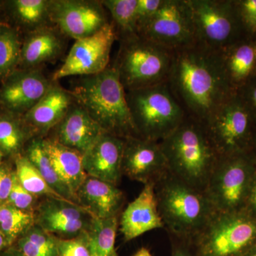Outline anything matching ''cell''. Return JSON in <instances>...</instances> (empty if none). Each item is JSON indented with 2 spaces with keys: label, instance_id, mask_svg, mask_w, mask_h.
<instances>
[{
  "label": "cell",
  "instance_id": "1",
  "mask_svg": "<svg viewBox=\"0 0 256 256\" xmlns=\"http://www.w3.org/2000/svg\"><path fill=\"white\" fill-rule=\"evenodd\" d=\"M168 82L186 114L202 122L236 92L218 52L197 43L172 52Z\"/></svg>",
  "mask_w": 256,
  "mask_h": 256
},
{
  "label": "cell",
  "instance_id": "2",
  "mask_svg": "<svg viewBox=\"0 0 256 256\" xmlns=\"http://www.w3.org/2000/svg\"><path fill=\"white\" fill-rule=\"evenodd\" d=\"M68 90L104 132L124 139L140 138L114 64L100 74L80 77Z\"/></svg>",
  "mask_w": 256,
  "mask_h": 256
},
{
  "label": "cell",
  "instance_id": "3",
  "mask_svg": "<svg viewBox=\"0 0 256 256\" xmlns=\"http://www.w3.org/2000/svg\"><path fill=\"white\" fill-rule=\"evenodd\" d=\"M172 174L204 191L220 156L204 122L186 116L182 124L160 142Z\"/></svg>",
  "mask_w": 256,
  "mask_h": 256
},
{
  "label": "cell",
  "instance_id": "4",
  "mask_svg": "<svg viewBox=\"0 0 256 256\" xmlns=\"http://www.w3.org/2000/svg\"><path fill=\"white\" fill-rule=\"evenodd\" d=\"M158 208L164 228L192 242L216 213L206 194L168 172L156 183Z\"/></svg>",
  "mask_w": 256,
  "mask_h": 256
},
{
  "label": "cell",
  "instance_id": "5",
  "mask_svg": "<svg viewBox=\"0 0 256 256\" xmlns=\"http://www.w3.org/2000/svg\"><path fill=\"white\" fill-rule=\"evenodd\" d=\"M126 96L134 127L143 139L160 142L188 116L168 82L127 90Z\"/></svg>",
  "mask_w": 256,
  "mask_h": 256
},
{
  "label": "cell",
  "instance_id": "6",
  "mask_svg": "<svg viewBox=\"0 0 256 256\" xmlns=\"http://www.w3.org/2000/svg\"><path fill=\"white\" fill-rule=\"evenodd\" d=\"M172 52L138 34L120 38L114 66L126 92L168 82Z\"/></svg>",
  "mask_w": 256,
  "mask_h": 256
},
{
  "label": "cell",
  "instance_id": "7",
  "mask_svg": "<svg viewBox=\"0 0 256 256\" xmlns=\"http://www.w3.org/2000/svg\"><path fill=\"white\" fill-rule=\"evenodd\" d=\"M192 242L197 256H242L256 244V216L244 210L216 212Z\"/></svg>",
  "mask_w": 256,
  "mask_h": 256
},
{
  "label": "cell",
  "instance_id": "8",
  "mask_svg": "<svg viewBox=\"0 0 256 256\" xmlns=\"http://www.w3.org/2000/svg\"><path fill=\"white\" fill-rule=\"evenodd\" d=\"M256 174V165L248 153L220 156L204 192L216 212L244 210Z\"/></svg>",
  "mask_w": 256,
  "mask_h": 256
},
{
  "label": "cell",
  "instance_id": "9",
  "mask_svg": "<svg viewBox=\"0 0 256 256\" xmlns=\"http://www.w3.org/2000/svg\"><path fill=\"white\" fill-rule=\"evenodd\" d=\"M188 2L198 44L218 52L245 38L233 0H188Z\"/></svg>",
  "mask_w": 256,
  "mask_h": 256
},
{
  "label": "cell",
  "instance_id": "10",
  "mask_svg": "<svg viewBox=\"0 0 256 256\" xmlns=\"http://www.w3.org/2000/svg\"><path fill=\"white\" fill-rule=\"evenodd\" d=\"M204 124L220 156L248 152L256 126L237 92Z\"/></svg>",
  "mask_w": 256,
  "mask_h": 256
},
{
  "label": "cell",
  "instance_id": "11",
  "mask_svg": "<svg viewBox=\"0 0 256 256\" xmlns=\"http://www.w3.org/2000/svg\"><path fill=\"white\" fill-rule=\"evenodd\" d=\"M138 35L171 52L196 44L188 0H163Z\"/></svg>",
  "mask_w": 256,
  "mask_h": 256
},
{
  "label": "cell",
  "instance_id": "12",
  "mask_svg": "<svg viewBox=\"0 0 256 256\" xmlns=\"http://www.w3.org/2000/svg\"><path fill=\"white\" fill-rule=\"evenodd\" d=\"M118 35L112 22L94 34L76 40L64 64L52 80L70 76H87L105 70L109 66L110 52Z\"/></svg>",
  "mask_w": 256,
  "mask_h": 256
},
{
  "label": "cell",
  "instance_id": "13",
  "mask_svg": "<svg viewBox=\"0 0 256 256\" xmlns=\"http://www.w3.org/2000/svg\"><path fill=\"white\" fill-rule=\"evenodd\" d=\"M50 22L75 40L94 34L109 23L100 1L50 0Z\"/></svg>",
  "mask_w": 256,
  "mask_h": 256
},
{
  "label": "cell",
  "instance_id": "14",
  "mask_svg": "<svg viewBox=\"0 0 256 256\" xmlns=\"http://www.w3.org/2000/svg\"><path fill=\"white\" fill-rule=\"evenodd\" d=\"M35 224L57 238H72L87 232L94 216L78 204L44 198L34 212Z\"/></svg>",
  "mask_w": 256,
  "mask_h": 256
},
{
  "label": "cell",
  "instance_id": "15",
  "mask_svg": "<svg viewBox=\"0 0 256 256\" xmlns=\"http://www.w3.org/2000/svg\"><path fill=\"white\" fill-rule=\"evenodd\" d=\"M40 69H16L0 88V106L23 116L46 94L53 84Z\"/></svg>",
  "mask_w": 256,
  "mask_h": 256
},
{
  "label": "cell",
  "instance_id": "16",
  "mask_svg": "<svg viewBox=\"0 0 256 256\" xmlns=\"http://www.w3.org/2000/svg\"><path fill=\"white\" fill-rule=\"evenodd\" d=\"M122 171L133 181L156 184L169 172L160 142L138 137L124 139Z\"/></svg>",
  "mask_w": 256,
  "mask_h": 256
},
{
  "label": "cell",
  "instance_id": "17",
  "mask_svg": "<svg viewBox=\"0 0 256 256\" xmlns=\"http://www.w3.org/2000/svg\"><path fill=\"white\" fill-rule=\"evenodd\" d=\"M124 139L104 132L94 146L82 154L87 176L118 186L122 175Z\"/></svg>",
  "mask_w": 256,
  "mask_h": 256
},
{
  "label": "cell",
  "instance_id": "18",
  "mask_svg": "<svg viewBox=\"0 0 256 256\" xmlns=\"http://www.w3.org/2000/svg\"><path fill=\"white\" fill-rule=\"evenodd\" d=\"M156 184H144L139 195L121 214L120 230L124 242L137 238L146 232L164 228L160 216L156 193Z\"/></svg>",
  "mask_w": 256,
  "mask_h": 256
},
{
  "label": "cell",
  "instance_id": "19",
  "mask_svg": "<svg viewBox=\"0 0 256 256\" xmlns=\"http://www.w3.org/2000/svg\"><path fill=\"white\" fill-rule=\"evenodd\" d=\"M52 130V139L78 152L82 156L105 132L76 102H74L64 118Z\"/></svg>",
  "mask_w": 256,
  "mask_h": 256
},
{
  "label": "cell",
  "instance_id": "20",
  "mask_svg": "<svg viewBox=\"0 0 256 256\" xmlns=\"http://www.w3.org/2000/svg\"><path fill=\"white\" fill-rule=\"evenodd\" d=\"M75 102L68 90L54 82L41 100L22 116L35 137L46 138Z\"/></svg>",
  "mask_w": 256,
  "mask_h": 256
},
{
  "label": "cell",
  "instance_id": "21",
  "mask_svg": "<svg viewBox=\"0 0 256 256\" xmlns=\"http://www.w3.org/2000/svg\"><path fill=\"white\" fill-rule=\"evenodd\" d=\"M76 196L79 204L99 220L119 216L124 201V192L118 186L90 176H86Z\"/></svg>",
  "mask_w": 256,
  "mask_h": 256
},
{
  "label": "cell",
  "instance_id": "22",
  "mask_svg": "<svg viewBox=\"0 0 256 256\" xmlns=\"http://www.w3.org/2000/svg\"><path fill=\"white\" fill-rule=\"evenodd\" d=\"M56 28L46 26L30 32L23 42L20 69H40L60 56L64 42Z\"/></svg>",
  "mask_w": 256,
  "mask_h": 256
},
{
  "label": "cell",
  "instance_id": "23",
  "mask_svg": "<svg viewBox=\"0 0 256 256\" xmlns=\"http://www.w3.org/2000/svg\"><path fill=\"white\" fill-rule=\"evenodd\" d=\"M226 76L237 90L256 75V54L252 40L242 38L218 52Z\"/></svg>",
  "mask_w": 256,
  "mask_h": 256
},
{
  "label": "cell",
  "instance_id": "24",
  "mask_svg": "<svg viewBox=\"0 0 256 256\" xmlns=\"http://www.w3.org/2000/svg\"><path fill=\"white\" fill-rule=\"evenodd\" d=\"M43 144L57 174L76 197L77 190L87 176L82 154L52 138H44Z\"/></svg>",
  "mask_w": 256,
  "mask_h": 256
},
{
  "label": "cell",
  "instance_id": "25",
  "mask_svg": "<svg viewBox=\"0 0 256 256\" xmlns=\"http://www.w3.org/2000/svg\"><path fill=\"white\" fill-rule=\"evenodd\" d=\"M43 139L44 138L41 137L32 138L28 142L24 156L31 162L37 171L55 192L68 201L78 204L76 197L70 192L56 172L45 150Z\"/></svg>",
  "mask_w": 256,
  "mask_h": 256
},
{
  "label": "cell",
  "instance_id": "26",
  "mask_svg": "<svg viewBox=\"0 0 256 256\" xmlns=\"http://www.w3.org/2000/svg\"><path fill=\"white\" fill-rule=\"evenodd\" d=\"M34 138L22 116L8 111L0 114V151L3 154L18 156L25 143Z\"/></svg>",
  "mask_w": 256,
  "mask_h": 256
},
{
  "label": "cell",
  "instance_id": "27",
  "mask_svg": "<svg viewBox=\"0 0 256 256\" xmlns=\"http://www.w3.org/2000/svg\"><path fill=\"white\" fill-rule=\"evenodd\" d=\"M118 226L119 216L107 220L94 217L87 230L92 256H119L114 246Z\"/></svg>",
  "mask_w": 256,
  "mask_h": 256
},
{
  "label": "cell",
  "instance_id": "28",
  "mask_svg": "<svg viewBox=\"0 0 256 256\" xmlns=\"http://www.w3.org/2000/svg\"><path fill=\"white\" fill-rule=\"evenodd\" d=\"M9 4L15 20L31 32L50 22V0H13Z\"/></svg>",
  "mask_w": 256,
  "mask_h": 256
},
{
  "label": "cell",
  "instance_id": "29",
  "mask_svg": "<svg viewBox=\"0 0 256 256\" xmlns=\"http://www.w3.org/2000/svg\"><path fill=\"white\" fill-rule=\"evenodd\" d=\"M34 224L32 212L18 210L8 203L0 204V230L11 246Z\"/></svg>",
  "mask_w": 256,
  "mask_h": 256
},
{
  "label": "cell",
  "instance_id": "30",
  "mask_svg": "<svg viewBox=\"0 0 256 256\" xmlns=\"http://www.w3.org/2000/svg\"><path fill=\"white\" fill-rule=\"evenodd\" d=\"M15 164V174L18 182L32 194L38 198L43 196L44 198L67 200L50 188L26 156L18 154L16 156Z\"/></svg>",
  "mask_w": 256,
  "mask_h": 256
},
{
  "label": "cell",
  "instance_id": "31",
  "mask_svg": "<svg viewBox=\"0 0 256 256\" xmlns=\"http://www.w3.org/2000/svg\"><path fill=\"white\" fill-rule=\"evenodd\" d=\"M22 42L14 28L2 24L0 26V82L18 69Z\"/></svg>",
  "mask_w": 256,
  "mask_h": 256
},
{
  "label": "cell",
  "instance_id": "32",
  "mask_svg": "<svg viewBox=\"0 0 256 256\" xmlns=\"http://www.w3.org/2000/svg\"><path fill=\"white\" fill-rule=\"evenodd\" d=\"M24 256H56L57 237L34 224L15 242Z\"/></svg>",
  "mask_w": 256,
  "mask_h": 256
},
{
  "label": "cell",
  "instance_id": "33",
  "mask_svg": "<svg viewBox=\"0 0 256 256\" xmlns=\"http://www.w3.org/2000/svg\"><path fill=\"white\" fill-rule=\"evenodd\" d=\"M100 2L112 16V23L120 38L138 34L136 26L138 0H104Z\"/></svg>",
  "mask_w": 256,
  "mask_h": 256
},
{
  "label": "cell",
  "instance_id": "34",
  "mask_svg": "<svg viewBox=\"0 0 256 256\" xmlns=\"http://www.w3.org/2000/svg\"><path fill=\"white\" fill-rule=\"evenodd\" d=\"M56 256H92L88 232L72 238H57Z\"/></svg>",
  "mask_w": 256,
  "mask_h": 256
},
{
  "label": "cell",
  "instance_id": "35",
  "mask_svg": "<svg viewBox=\"0 0 256 256\" xmlns=\"http://www.w3.org/2000/svg\"><path fill=\"white\" fill-rule=\"evenodd\" d=\"M244 35L252 40L256 36V0L234 1Z\"/></svg>",
  "mask_w": 256,
  "mask_h": 256
},
{
  "label": "cell",
  "instance_id": "36",
  "mask_svg": "<svg viewBox=\"0 0 256 256\" xmlns=\"http://www.w3.org/2000/svg\"><path fill=\"white\" fill-rule=\"evenodd\" d=\"M37 198L38 197L32 194L22 186L15 174L12 188L6 203L18 210L34 213L38 205Z\"/></svg>",
  "mask_w": 256,
  "mask_h": 256
},
{
  "label": "cell",
  "instance_id": "37",
  "mask_svg": "<svg viewBox=\"0 0 256 256\" xmlns=\"http://www.w3.org/2000/svg\"><path fill=\"white\" fill-rule=\"evenodd\" d=\"M163 0H138L136 10V26L137 33L142 30L146 23L156 14Z\"/></svg>",
  "mask_w": 256,
  "mask_h": 256
},
{
  "label": "cell",
  "instance_id": "38",
  "mask_svg": "<svg viewBox=\"0 0 256 256\" xmlns=\"http://www.w3.org/2000/svg\"><path fill=\"white\" fill-rule=\"evenodd\" d=\"M256 126V75L236 90Z\"/></svg>",
  "mask_w": 256,
  "mask_h": 256
},
{
  "label": "cell",
  "instance_id": "39",
  "mask_svg": "<svg viewBox=\"0 0 256 256\" xmlns=\"http://www.w3.org/2000/svg\"><path fill=\"white\" fill-rule=\"evenodd\" d=\"M15 172L6 166L0 168V204L6 203L12 188Z\"/></svg>",
  "mask_w": 256,
  "mask_h": 256
},
{
  "label": "cell",
  "instance_id": "40",
  "mask_svg": "<svg viewBox=\"0 0 256 256\" xmlns=\"http://www.w3.org/2000/svg\"><path fill=\"white\" fill-rule=\"evenodd\" d=\"M244 210L256 216V174L249 190Z\"/></svg>",
  "mask_w": 256,
  "mask_h": 256
},
{
  "label": "cell",
  "instance_id": "41",
  "mask_svg": "<svg viewBox=\"0 0 256 256\" xmlns=\"http://www.w3.org/2000/svg\"><path fill=\"white\" fill-rule=\"evenodd\" d=\"M172 256H197L184 245H176L173 247Z\"/></svg>",
  "mask_w": 256,
  "mask_h": 256
},
{
  "label": "cell",
  "instance_id": "42",
  "mask_svg": "<svg viewBox=\"0 0 256 256\" xmlns=\"http://www.w3.org/2000/svg\"><path fill=\"white\" fill-rule=\"evenodd\" d=\"M248 154L250 156L254 163L256 165V130L252 136V144H250V149H249Z\"/></svg>",
  "mask_w": 256,
  "mask_h": 256
},
{
  "label": "cell",
  "instance_id": "43",
  "mask_svg": "<svg viewBox=\"0 0 256 256\" xmlns=\"http://www.w3.org/2000/svg\"><path fill=\"white\" fill-rule=\"evenodd\" d=\"M0 256H24L16 248L11 246L0 254Z\"/></svg>",
  "mask_w": 256,
  "mask_h": 256
},
{
  "label": "cell",
  "instance_id": "44",
  "mask_svg": "<svg viewBox=\"0 0 256 256\" xmlns=\"http://www.w3.org/2000/svg\"><path fill=\"white\" fill-rule=\"evenodd\" d=\"M10 247H11V246L10 245L9 242L6 240L4 234L0 230V254Z\"/></svg>",
  "mask_w": 256,
  "mask_h": 256
},
{
  "label": "cell",
  "instance_id": "45",
  "mask_svg": "<svg viewBox=\"0 0 256 256\" xmlns=\"http://www.w3.org/2000/svg\"><path fill=\"white\" fill-rule=\"evenodd\" d=\"M132 256H152V255L148 248L142 247Z\"/></svg>",
  "mask_w": 256,
  "mask_h": 256
},
{
  "label": "cell",
  "instance_id": "46",
  "mask_svg": "<svg viewBox=\"0 0 256 256\" xmlns=\"http://www.w3.org/2000/svg\"><path fill=\"white\" fill-rule=\"evenodd\" d=\"M242 256H256V244Z\"/></svg>",
  "mask_w": 256,
  "mask_h": 256
},
{
  "label": "cell",
  "instance_id": "47",
  "mask_svg": "<svg viewBox=\"0 0 256 256\" xmlns=\"http://www.w3.org/2000/svg\"><path fill=\"white\" fill-rule=\"evenodd\" d=\"M252 42H254V47H255L256 54V36L252 38Z\"/></svg>",
  "mask_w": 256,
  "mask_h": 256
},
{
  "label": "cell",
  "instance_id": "48",
  "mask_svg": "<svg viewBox=\"0 0 256 256\" xmlns=\"http://www.w3.org/2000/svg\"><path fill=\"white\" fill-rule=\"evenodd\" d=\"M3 154L1 151H0V164H1Z\"/></svg>",
  "mask_w": 256,
  "mask_h": 256
},
{
  "label": "cell",
  "instance_id": "49",
  "mask_svg": "<svg viewBox=\"0 0 256 256\" xmlns=\"http://www.w3.org/2000/svg\"><path fill=\"white\" fill-rule=\"evenodd\" d=\"M1 24H1V23H0V26H1Z\"/></svg>",
  "mask_w": 256,
  "mask_h": 256
}]
</instances>
